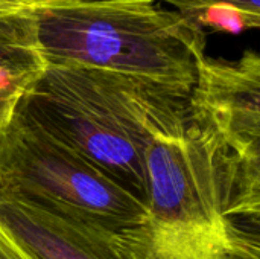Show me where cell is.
Listing matches in <instances>:
<instances>
[{"instance_id":"obj_4","label":"cell","mask_w":260,"mask_h":259,"mask_svg":"<svg viewBox=\"0 0 260 259\" xmlns=\"http://www.w3.org/2000/svg\"><path fill=\"white\" fill-rule=\"evenodd\" d=\"M0 198L114 234L148 220L142 202L15 111L0 137Z\"/></svg>"},{"instance_id":"obj_6","label":"cell","mask_w":260,"mask_h":259,"mask_svg":"<svg viewBox=\"0 0 260 259\" xmlns=\"http://www.w3.org/2000/svg\"><path fill=\"white\" fill-rule=\"evenodd\" d=\"M0 227L35 259H125L114 232L0 198Z\"/></svg>"},{"instance_id":"obj_12","label":"cell","mask_w":260,"mask_h":259,"mask_svg":"<svg viewBox=\"0 0 260 259\" xmlns=\"http://www.w3.org/2000/svg\"><path fill=\"white\" fill-rule=\"evenodd\" d=\"M3 127H5V122L0 121V137H2V131H3Z\"/></svg>"},{"instance_id":"obj_10","label":"cell","mask_w":260,"mask_h":259,"mask_svg":"<svg viewBox=\"0 0 260 259\" xmlns=\"http://www.w3.org/2000/svg\"><path fill=\"white\" fill-rule=\"evenodd\" d=\"M0 259H35L0 227Z\"/></svg>"},{"instance_id":"obj_2","label":"cell","mask_w":260,"mask_h":259,"mask_svg":"<svg viewBox=\"0 0 260 259\" xmlns=\"http://www.w3.org/2000/svg\"><path fill=\"white\" fill-rule=\"evenodd\" d=\"M146 232L189 259H259L260 166L190 122L146 153Z\"/></svg>"},{"instance_id":"obj_5","label":"cell","mask_w":260,"mask_h":259,"mask_svg":"<svg viewBox=\"0 0 260 259\" xmlns=\"http://www.w3.org/2000/svg\"><path fill=\"white\" fill-rule=\"evenodd\" d=\"M190 122L207 130L241 160L260 166V56L204 55L189 95Z\"/></svg>"},{"instance_id":"obj_1","label":"cell","mask_w":260,"mask_h":259,"mask_svg":"<svg viewBox=\"0 0 260 259\" xmlns=\"http://www.w3.org/2000/svg\"><path fill=\"white\" fill-rule=\"evenodd\" d=\"M189 92L116 72L46 64L15 113L146 206V153L189 124Z\"/></svg>"},{"instance_id":"obj_7","label":"cell","mask_w":260,"mask_h":259,"mask_svg":"<svg viewBox=\"0 0 260 259\" xmlns=\"http://www.w3.org/2000/svg\"><path fill=\"white\" fill-rule=\"evenodd\" d=\"M44 67L35 11L0 14V70L35 79Z\"/></svg>"},{"instance_id":"obj_11","label":"cell","mask_w":260,"mask_h":259,"mask_svg":"<svg viewBox=\"0 0 260 259\" xmlns=\"http://www.w3.org/2000/svg\"><path fill=\"white\" fill-rule=\"evenodd\" d=\"M59 0H0V14L37 11Z\"/></svg>"},{"instance_id":"obj_8","label":"cell","mask_w":260,"mask_h":259,"mask_svg":"<svg viewBox=\"0 0 260 259\" xmlns=\"http://www.w3.org/2000/svg\"><path fill=\"white\" fill-rule=\"evenodd\" d=\"M201 29L241 34L260 26V0H155Z\"/></svg>"},{"instance_id":"obj_9","label":"cell","mask_w":260,"mask_h":259,"mask_svg":"<svg viewBox=\"0 0 260 259\" xmlns=\"http://www.w3.org/2000/svg\"><path fill=\"white\" fill-rule=\"evenodd\" d=\"M34 79L15 76L0 70V121L8 122L15 110V105Z\"/></svg>"},{"instance_id":"obj_3","label":"cell","mask_w":260,"mask_h":259,"mask_svg":"<svg viewBox=\"0 0 260 259\" xmlns=\"http://www.w3.org/2000/svg\"><path fill=\"white\" fill-rule=\"evenodd\" d=\"M46 64L84 66L192 90L206 32L155 0H59L35 11Z\"/></svg>"}]
</instances>
